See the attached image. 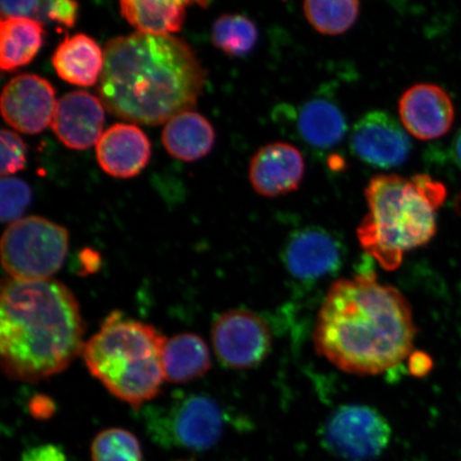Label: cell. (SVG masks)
Returning <instances> with one entry per match:
<instances>
[{"label":"cell","instance_id":"30","mask_svg":"<svg viewBox=\"0 0 461 461\" xmlns=\"http://www.w3.org/2000/svg\"><path fill=\"white\" fill-rule=\"evenodd\" d=\"M21 461H68L65 451L55 445H42L28 448Z\"/></svg>","mask_w":461,"mask_h":461},{"label":"cell","instance_id":"19","mask_svg":"<svg viewBox=\"0 0 461 461\" xmlns=\"http://www.w3.org/2000/svg\"><path fill=\"white\" fill-rule=\"evenodd\" d=\"M215 130L210 121L192 111L178 113L165 124L161 141L171 157L183 161L206 157L214 147Z\"/></svg>","mask_w":461,"mask_h":461},{"label":"cell","instance_id":"32","mask_svg":"<svg viewBox=\"0 0 461 461\" xmlns=\"http://www.w3.org/2000/svg\"><path fill=\"white\" fill-rule=\"evenodd\" d=\"M411 372L416 376H423L428 374L432 366V362L428 355L422 353H416L411 356Z\"/></svg>","mask_w":461,"mask_h":461},{"label":"cell","instance_id":"22","mask_svg":"<svg viewBox=\"0 0 461 461\" xmlns=\"http://www.w3.org/2000/svg\"><path fill=\"white\" fill-rule=\"evenodd\" d=\"M212 366L209 348L197 334L182 333L167 339L163 351L166 380L173 384L192 382Z\"/></svg>","mask_w":461,"mask_h":461},{"label":"cell","instance_id":"12","mask_svg":"<svg viewBox=\"0 0 461 461\" xmlns=\"http://www.w3.org/2000/svg\"><path fill=\"white\" fill-rule=\"evenodd\" d=\"M399 113L403 128L420 140L445 136L455 118L451 97L441 86L432 84H417L403 92Z\"/></svg>","mask_w":461,"mask_h":461},{"label":"cell","instance_id":"10","mask_svg":"<svg viewBox=\"0 0 461 461\" xmlns=\"http://www.w3.org/2000/svg\"><path fill=\"white\" fill-rule=\"evenodd\" d=\"M351 152L374 168L389 170L405 163L412 143L394 115L372 111L357 121L350 132Z\"/></svg>","mask_w":461,"mask_h":461},{"label":"cell","instance_id":"8","mask_svg":"<svg viewBox=\"0 0 461 461\" xmlns=\"http://www.w3.org/2000/svg\"><path fill=\"white\" fill-rule=\"evenodd\" d=\"M391 437V426L377 409L345 405L326 420L321 442L327 452L339 459L372 461L389 447Z\"/></svg>","mask_w":461,"mask_h":461},{"label":"cell","instance_id":"16","mask_svg":"<svg viewBox=\"0 0 461 461\" xmlns=\"http://www.w3.org/2000/svg\"><path fill=\"white\" fill-rule=\"evenodd\" d=\"M96 158L107 175L118 178L134 177L148 166L151 143L138 126L114 124L103 132L97 142Z\"/></svg>","mask_w":461,"mask_h":461},{"label":"cell","instance_id":"6","mask_svg":"<svg viewBox=\"0 0 461 461\" xmlns=\"http://www.w3.org/2000/svg\"><path fill=\"white\" fill-rule=\"evenodd\" d=\"M144 420L158 445L192 451L214 447L224 429L221 407L205 394H177L168 405L148 408Z\"/></svg>","mask_w":461,"mask_h":461},{"label":"cell","instance_id":"1","mask_svg":"<svg viewBox=\"0 0 461 461\" xmlns=\"http://www.w3.org/2000/svg\"><path fill=\"white\" fill-rule=\"evenodd\" d=\"M417 328L411 304L372 272L334 282L317 316V353L339 370L372 376L412 355Z\"/></svg>","mask_w":461,"mask_h":461},{"label":"cell","instance_id":"33","mask_svg":"<svg viewBox=\"0 0 461 461\" xmlns=\"http://www.w3.org/2000/svg\"><path fill=\"white\" fill-rule=\"evenodd\" d=\"M453 155L455 160L461 168V131L458 132L456 137H455L453 142Z\"/></svg>","mask_w":461,"mask_h":461},{"label":"cell","instance_id":"17","mask_svg":"<svg viewBox=\"0 0 461 461\" xmlns=\"http://www.w3.org/2000/svg\"><path fill=\"white\" fill-rule=\"evenodd\" d=\"M295 126L299 138L319 149L336 147L348 130L342 109L327 96H315L303 104L296 113Z\"/></svg>","mask_w":461,"mask_h":461},{"label":"cell","instance_id":"20","mask_svg":"<svg viewBox=\"0 0 461 461\" xmlns=\"http://www.w3.org/2000/svg\"><path fill=\"white\" fill-rule=\"evenodd\" d=\"M41 22L25 17H9L0 22V67L5 72L31 63L44 41Z\"/></svg>","mask_w":461,"mask_h":461},{"label":"cell","instance_id":"7","mask_svg":"<svg viewBox=\"0 0 461 461\" xmlns=\"http://www.w3.org/2000/svg\"><path fill=\"white\" fill-rule=\"evenodd\" d=\"M68 250V230L40 216L10 223L2 239L4 268L15 280L50 279L65 263Z\"/></svg>","mask_w":461,"mask_h":461},{"label":"cell","instance_id":"13","mask_svg":"<svg viewBox=\"0 0 461 461\" xmlns=\"http://www.w3.org/2000/svg\"><path fill=\"white\" fill-rule=\"evenodd\" d=\"M343 247L336 236L320 227L296 230L287 240L284 262L290 274L301 280H317L341 267Z\"/></svg>","mask_w":461,"mask_h":461},{"label":"cell","instance_id":"4","mask_svg":"<svg viewBox=\"0 0 461 461\" xmlns=\"http://www.w3.org/2000/svg\"><path fill=\"white\" fill-rule=\"evenodd\" d=\"M368 214L357 234L363 250L385 270L400 267L406 252L429 244L447 189L428 175L374 176L366 188Z\"/></svg>","mask_w":461,"mask_h":461},{"label":"cell","instance_id":"25","mask_svg":"<svg viewBox=\"0 0 461 461\" xmlns=\"http://www.w3.org/2000/svg\"><path fill=\"white\" fill-rule=\"evenodd\" d=\"M92 461H142L140 440L131 431L108 429L97 434L91 446Z\"/></svg>","mask_w":461,"mask_h":461},{"label":"cell","instance_id":"28","mask_svg":"<svg viewBox=\"0 0 461 461\" xmlns=\"http://www.w3.org/2000/svg\"><path fill=\"white\" fill-rule=\"evenodd\" d=\"M45 2L39 0H21V2H2L0 3V11H2V19L9 17H25L42 23L45 19L44 11Z\"/></svg>","mask_w":461,"mask_h":461},{"label":"cell","instance_id":"24","mask_svg":"<svg viewBox=\"0 0 461 461\" xmlns=\"http://www.w3.org/2000/svg\"><path fill=\"white\" fill-rule=\"evenodd\" d=\"M258 39V27L241 14L219 16L212 28V42L230 57H244L255 49Z\"/></svg>","mask_w":461,"mask_h":461},{"label":"cell","instance_id":"31","mask_svg":"<svg viewBox=\"0 0 461 461\" xmlns=\"http://www.w3.org/2000/svg\"><path fill=\"white\" fill-rule=\"evenodd\" d=\"M54 411L53 402L45 400V397H39L31 402V412L36 419H49L53 416Z\"/></svg>","mask_w":461,"mask_h":461},{"label":"cell","instance_id":"15","mask_svg":"<svg viewBox=\"0 0 461 461\" xmlns=\"http://www.w3.org/2000/svg\"><path fill=\"white\" fill-rule=\"evenodd\" d=\"M104 124L105 107L100 97L86 91H73L57 102L50 126L66 147L86 149L99 142Z\"/></svg>","mask_w":461,"mask_h":461},{"label":"cell","instance_id":"27","mask_svg":"<svg viewBox=\"0 0 461 461\" xmlns=\"http://www.w3.org/2000/svg\"><path fill=\"white\" fill-rule=\"evenodd\" d=\"M0 173L2 176H10L14 173L25 169L27 159V147L16 132L3 129L0 132Z\"/></svg>","mask_w":461,"mask_h":461},{"label":"cell","instance_id":"9","mask_svg":"<svg viewBox=\"0 0 461 461\" xmlns=\"http://www.w3.org/2000/svg\"><path fill=\"white\" fill-rule=\"evenodd\" d=\"M212 342L223 366L248 370L267 358L272 350L273 333L261 316L249 310L235 309L215 321Z\"/></svg>","mask_w":461,"mask_h":461},{"label":"cell","instance_id":"18","mask_svg":"<svg viewBox=\"0 0 461 461\" xmlns=\"http://www.w3.org/2000/svg\"><path fill=\"white\" fill-rule=\"evenodd\" d=\"M51 62L61 79L68 84L92 86L100 82L104 51L94 39L84 33L66 37L58 45Z\"/></svg>","mask_w":461,"mask_h":461},{"label":"cell","instance_id":"5","mask_svg":"<svg viewBox=\"0 0 461 461\" xmlns=\"http://www.w3.org/2000/svg\"><path fill=\"white\" fill-rule=\"evenodd\" d=\"M167 339L151 325L113 312L84 345L86 367L119 400L138 408L159 393Z\"/></svg>","mask_w":461,"mask_h":461},{"label":"cell","instance_id":"21","mask_svg":"<svg viewBox=\"0 0 461 461\" xmlns=\"http://www.w3.org/2000/svg\"><path fill=\"white\" fill-rule=\"evenodd\" d=\"M193 3L159 2V0H122L121 15L137 32L153 36H171L182 31L186 16V5Z\"/></svg>","mask_w":461,"mask_h":461},{"label":"cell","instance_id":"3","mask_svg":"<svg viewBox=\"0 0 461 461\" xmlns=\"http://www.w3.org/2000/svg\"><path fill=\"white\" fill-rule=\"evenodd\" d=\"M77 298L56 280L5 279L0 296V356L5 375L34 383L65 371L84 348Z\"/></svg>","mask_w":461,"mask_h":461},{"label":"cell","instance_id":"14","mask_svg":"<svg viewBox=\"0 0 461 461\" xmlns=\"http://www.w3.org/2000/svg\"><path fill=\"white\" fill-rule=\"evenodd\" d=\"M304 171V158L299 149L288 142L276 141L259 148L253 155L249 181L262 197H281L301 186Z\"/></svg>","mask_w":461,"mask_h":461},{"label":"cell","instance_id":"2","mask_svg":"<svg viewBox=\"0 0 461 461\" xmlns=\"http://www.w3.org/2000/svg\"><path fill=\"white\" fill-rule=\"evenodd\" d=\"M205 78L204 68L184 40L135 32L106 44L97 92L115 117L154 126L192 111Z\"/></svg>","mask_w":461,"mask_h":461},{"label":"cell","instance_id":"11","mask_svg":"<svg viewBox=\"0 0 461 461\" xmlns=\"http://www.w3.org/2000/svg\"><path fill=\"white\" fill-rule=\"evenodd\" d=\"M56 106L53 85L36 74H21L11 79L0 100L5 122L28 135L39 134L51 125Z\"/></svg>","mask_w":461,"mask_h":461},{"label":"cell","instance_id":"23","mask_svg":"<svg viewBox=\"0 0 461 461\" xmlns=\"http://www.w3.org/2000/svg\"><path fill=\"white\" fill-rule=\"evenodd\" d=\"M361 4L357 0L338 2H305L303 14L317 32L339 36L355 25L360 14Z\"/></svg>","mask_w":461,"mask_h":461},{"label":"cell","instance_id":"26","mask_svg":"<svg viewBox=\"0 0 461 461\" xmlns=\"http://www.w3.org/2000/svg\"><path fill=\"white\" fill-rule=\"evenodd\" d=\"M32 202V190L20 178L5 176L0 181V219L14 223L22 219Z\"/></svg>","mask_w":461,"mask_h":461},{"label":"cell","instance_id":"29","mask_svg":"<svg viewBox=\"0 0 461 461\" xmlns=\"http://www.w3.org/2000/svg\"><path fill=\"white\" fill-rule=\"evenodd\" d=\"M45 19L54 21L58 24L72 28L77 23L78 4L71 0H50L45 2Z\"/></svg>","mask_w":461,"mask_h":461}]
</instances>
